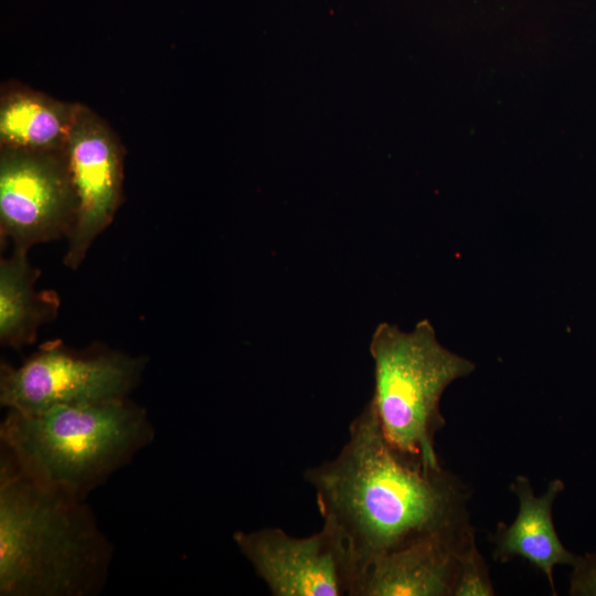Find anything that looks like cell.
<instances>
[{"label":"cell","mask_w":596,"mask_h":596,"mask_svg":"<svg viewBox=\"0 0 596 596\" xmlns=\"http://www.w3.org/2000/svg\"><path fill=\"white\" fill-rule=\"evenodd\" d=\"M304 477L316 491L322 519L345 538L359 577L375 557L416 541L475 534L467 488L441 466H426L393 449L370 403L350 424L338 456Z\"/></svg>","instance_id":"6da1fadb"},{"label":"cell","mask_w":596,"mask_h":596,"mask_svg":"<svg viewBox=\"0 0 596 596\" xmlns=\"http://www.w3.org/2000/svg\"><path fill=\"white\" fill-rule=\"evenodd\" d=\"M113 551L86 500L35 482L0 451V596H94Z\"/></svg>","instance_id":"7a4b0ae2"},{"label":"cell","mask_w":596,"mask_h":596,"mask_svg":"<svg viewBox=\"0 0 596 596\" xmlns=\"http://www.w3.org/2000/svg\"><path fill=\"white\" fill-rule=\"evenodd\" d=\"M155 437L147 411L126 398L24 413L8 409L0 446L35 482L86 500Z\"/></svg>","instance_id":"3957f363"},{"label":"cell","mask_w":596,"mask_h":596,"mask_svg":"<svg viewBox=\"0 0 596 596\" xmlns=\"http://www.w3.org/2000/svg\"><path fill=\"white\" fill-rule=\"evenodd\" d=\"M369 350L374 363L369 403L386 441L406 458L441 466L435 450V435L445 426L440 400L454 381L475 371V363L443 347L427 319L411 331L377 324Z\"/></svg>","instance_id":"277c9868"},{"label":"cell","mask_w":596,"mask_h":596,"mask_svg":"<svg viewBox=\"0 0 596 596\" xmlns=\"http://www.w3.org/2000/svg\"><path fill=\"white\" fill-rule=\"evenodd\" d=\"M143 365L142 359L117 352L75 353L47 345L18 368L1 365L0 403L34 413L126 398Z\"/></svg>","instance_id":"5b68a950"},{"label":"cell","mask_w":596,"mask_h":596,"mask_svg":"<svg viewBox=\"0 0 596 596\" xmlns=\"http://www.w3.org/2000/svg\"><path fill=\"white\" fill-rule=\"evenodd\" d=\"M233 541L274 596H353L356 561L329 520L305 538L280 528H263L237 531Z\"/></svg>","instance_id":"8992f818"},{"label":"cell","mask_w":596,"mask_h":596,"mask_svg":"<svg viewBox=\"0 0 596 596\" xmlns=\"http://www.w3.org/2000/svg\"><path fill=\"white\" fill-rule=\"evenodd\" d=\"M76 198L65 151L1 148L0 227L15 248L70 234Z\"/></svg>","instance_id":"52a82bcc"},{"label":"cell","mask_w":596,"mask_h":596,"mask_svg":"<svg viewBox=\"0 0 596 596\" xmlns=\"http://www.w3.org/2000/svg\"><path fill=\"white\" fill-rule=\"evenodd\" d=\"M65 157L76 198L65 264L76 268L96 236L110 224L120 204L124 151L107 123L79 104Z\"/></svg>","instance_id":"ba28073f"},{"label":"cell","mask_w":596,"mask_h":596,"mask_svg":"<svg viewBox=\"0 0 596 596\" xmlns=\"http://www.w3.org/2000/svg\"><path fill=\"white\" fill-rule=\"evenodd\" d=\"M476 541L432 536L385 553L363 568L353 596H454L459 555Z\"/></svg>","instance_id":"9c48e42d"},{"label":"cell","mask_w":596,"mask_h":596,"mask_svg":"<svg viewBox=\"0 0 596 596\" xmlns=\"http://www.w3.org/2000/svg\"><path fill=\"white\" fill-rule=\"evenodd\" d=\"M564 488L561 479H553L545 492L536 497L530 479L517 476L510 489L519 501L518 514L510 525L500 522L493 535L494 560L504 563L517 556L526 560L546 576L553 594H556L554 567L573 566L578 558L561 542L552 519L553 504Z\"/></svg>","instance_id":"30bf717a"},{"label":"cell","mask_w":596,"mask_h":596,"mask_svg":"<svg viewBox=\"0 0 596 596\" xmlns=\"http://www.w3.org/2000/svg\"><path fill=\"white\" fill-rule=\"evenodd\" d=\"M79 103H66L19 83L0 94V148L62 152Z\"/></svg>","instance_id":"8fae6325"},{"label":"cell","mask_w":596,"mask_h":596,"mask_svg":"<svg viewBox=\"0 0 596 596\" xmlns=\"http://www.w3.org/2000/svg\"><path fill=\"white\" fill-rule=\"evenodd\" d=\"M28 262L26 249L14 253L0 265V340L3 345L20 349L33 341L36 328L49 315L34 290L35 273Z\"/></svg>","instance_id":"7c38bea8"},{"label":"cell","mask_w":596,"mask_h":596,"mask_svg":"<svg viewBox=\"0 0 596 596\" xmlns=\"http://www.w3.org/2000/svg\"><path fill=\"white\" fill-rule=\"evenodd\" d=\"M494 588L488 567L476 541L459 555V570L454 596H492Z\"/></svg>","instance_id":"4fadbf2b"},{"label":"cell","mask_w":596,"mask_h":596,"mask_svg":"<svg viewBox=\"0 0 596 596\" xmlns=\"http://www.w3.org/2000/svg\"><path fill=\"white\" fill-rule=\"evenodd\" d=\"M572 567L568 594L596 596V552L578 555Z\"/></svg>","instance_id":"5bb4252c"}]
</instances>
